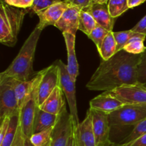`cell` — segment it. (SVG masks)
<instances>
[{
    "label": "cell",
    "instance_id": "obj_1",
    "mask_svg": "<svg viewBox=\"0 0 146 146\" xmlns=\"http://www.w3.org/2000/svg\"><path fill=\"white\" fill-rule=\"evenodd\" d=\"M140 60L141 54L135 55L121 50L107 61L101 60L86 86L91 91L106 92L123 86L139 84Z\"/></svg>",
    "mask_w": 146,
    "mask_h": 146
},
{
    "label": "cell",
    "instance_id": "obj_2",
    "mask_svg": "<svg viewBox=\"0 0 146 146\" xmlns=\"http://www.w3.org/2000/svg\"><path fill=\"white\" fill-rule=\"evenodd\" d=\"M41 31L38 27L34 28L14 61L1 74L19 81H29L36 75L33 69V64Z\"/></svg>",
    "mask_w": 146,
    "mask_h": 146
},
{
    "label": "cell",
    "instance_id": "obj_3",
    "mask_svg": "<svg viewBox=\"0 0 146 146\" xmlns=\"http://www.w3.org/2000/svg\"><path fill=\"white\" fill-rule=\"evenodd\" d=\"M29 9H20L8 5L1 0L0 6V41L13 47L17 42L19 33L24 22V17Z\"/></svg>",
    "mask_w": 146,
    "mask_h": 146
},
{
    "label": "cell",
    "instance_id": "obj_4",
    "mask_svg": "<svg viewBox=\"0 0 146 146\" xmlns=\"http://www.w3.org/2000/svg\"><path fill=\"white\" fill-rule=\"evenodd\" d=\"M146 118V104L125 105L109 114L111 128H120L134 126Z\"/></svg>",
    "mask_w": 146,
    "mask_h": 146
},
{
    "label": "cell",
    "instance_id": "obj_5",
    "mask_svg": "<svg viewBox=\"0 0 146 146\" xmlns=\"http://www.w3.org/2000/svg\"><path fill=\"white\" fill-rule=\"evenodd\" d=\"M19 112L14 91V78L0 74V118Z\"/></svg>",
    "mask_w": 146,
    "mask_h": 146
},
{
    "label": "cell",
    "instance_id": "obj_6",
    "mask_svg": "<svg viewBox=\"0 0 146 146\" xmlns=\"http://www.w3.org/2000/svg\"><path fill=\"white\" fill-rule=\"evenodd\" d=\"M39 84L40 82L27 96L19 109V123L24 133L26 136L29 138L33 135L34 119L37 110L39 107L38 98Z\"/></svg>",
    "mask_w": 146,
    "mask_h": 146
},
{
    "label": "cell",
    "instance_id": "obj_7",
    "mask_svg": "<svg viewBox=\"0 0 146 146\" xmlns=\"http://www.w3.org/2000/svg\"><path fill=\"white\" fill-rule=\"evenodd\" d=\"M54 64H56L59 68L60 86L61 87L64 96H66L69 108V113L73 118L75 126H78L80 123L78 116L77 110L76 97V85L75 83L71 80L69 74L67 70V66L60 59L56 60Z\"/></svg>",
    "mask_w": 146,
    "mask_h": 146
},
{
    "label": "cell",
    "instance_id": "obj_8",
    "mask_svg": "<svg viewBox=\"0 0 146 146\" xmlns=\"http://www.w3.org/2000/svg\"><path fill=\"white\" fill-rule=\"evenodd\" d=\"M75 127L72 116L67 111L65 104L58 115L56 123L53 128L51 146H66Z\"/></svg>",
    "mask_w": 146,
    "mask_h": 146
},
{
    "label": "cell",
    "instance_id": "obj_9",
    "mask_svg": "<svg viewBox=\"0 0 146 146\" xmlns=\"http://www.w3.org/2000/svg\"><path fill=\"white\" fill-rule=\"evenodd\" d=\"M106 92L125 105L146 104V88L143 84L125 85Z\"/></svg>",
    "mask_w": 146,
    "mask_h": 146
},
{
    "label": "cell",
    "instance_id": "obj_10",
    "mask_svg": "<svg viewBox=\"0 0 146 146\" xmlns=\"http://www.w3.org/2000/svg\"><path fill=\"white\" fill-rule=\"evenodd\" d=\"M89 109L92 114L93 128L96 146H111L113 142L110 139L111 127L109 122V115L91 108Z\"/></svg>",
    "mask_w": 146,
    "mask_h": 146
},
{
    "label": "cell",
    "instance_id": "obj_11",
    "mask_svg": "<svg viewBox=\"0 0 146 146\" xmlns=\"http://www.w3.org/2000/svg\"><path fill=\"white\" fill-rule=\"evenodd\" d=\"M44 70V74L38 86V106L41 105L56 87L60 85L59 68L56 64L54 63Z\"/></svg>",
    "mask_w": 146,
    "mask_h": 146
},
{
    "label": "cell",
    "instance_id": "obj_12",
    "mask_svg": "<svg viewBox=\"0 0 146 146\" xmlns=\"http://www.w3.org/2000/svg\"><path fill=\"white\" fill-rule=\"evenodd\" d=\"M74 133L77 146H96L91 110L87 111L84 121L75 127Z\"/></svg>",
    "mask_w": 146,
    "mask_h": 146
},
{
    "label": "cell",
    "instance_id": "obj_13",
    "mask_svg": "<svg viewBox=\"0 0 146 146\" xmlns=\"http://www.w3.org/2000/svg\"><path fill=\"white\" fill-rule=\"evenodd\" d=\"M68 7L69 5L68 4L61 1L38 12L36 14L39 19V21L36 27L43 30L48 26H55Z\"/></svg>",
    "mask_w": 146,
    "mask_h": 146
},
{
    "label": "cell",
    "instance_id": "obj_14",
    "mask_svg": "<svg viewBox=\"0 0 146 146\" xmlns=\"http://www.w3.org/2000/svg\"><path fill=\"white\" fill-rule=\"evenodd\" d=\"M81 10L78 7L69 6L56 24L55 27L62 33H68L76 36V31L78 30Z\"/></svg>",
    "mask_w": 146,
    "mask_h": 146
},
{
    "label": "cell",
    "instance_id": "obj_15",
    "mask_svg": "<svg viewBox=\"0 0 146 146\" xmlns=\"http://www.w3.org/2000/svg\"><path fill=\"white\" fill-rule=\"evenodd\" d=\"M89 104L90 108L92 109L101 111L108 115L125 106L119 100L106 92H103V94L93 98L90 101Z\"/></svg>",
    "mask_w": 146,
    "mask_h": 146
},
{
    "label": "cell",
    "instance_id": "obj_16",
    "mask_svg": "<svg viewBox=\"0 0 146 146\" xmlns=\"http://www.w3.org/2000/svg\"><path fill=\"white\" fill-rule=\"evenodd\" d=\"M85 10L88 11L94 17L97 24L104 27L109 31H113L115 18L111 17L108 8V4L92 3L91 5Z\"/></svg>",
    "mask_w": 146,
    "mask_h": 146
},
{
    "label": "cell",
    "instance_id": "obj_17",
    "mask_svg": "<svg viewBox=\"0 0 146 146\" xmlns=\"http://www.w3.org/2000/svg\"><path fill=\"white\" fill-rule=\"evenodd\" d=\"M63 36L66 42V46L67 49V70L69 74L71 80L76 82L79 74L78 71V64L76 58L75 50L76 36L68 33H62Z\"/></svg>",
    "mask_w": 146,
    "mask_h": 146
},
{
    "label": "cell",
    "instance_id": "obj_18",
    "mask_svg": "<svg viewBox=\"0 0 146 146\" xmlns=\"http://www.w3.org/2000/svg\"><path fill=\"white\" fill-rule=\"evenodd\" d=\"M44 69L38 71L36 75L29 81H19V80L14 78V91H15L16 97H17V101H18L19 109L27 96L31 93L34 87L41 81L43 74H44Z\"/></svg>",
    "mask_w": 146,
    "mask_h": 146
},
{
    "label": "cell",
    "instance_id": "obj_19",
    "mask_svg": "<svg viewBox=\"0 0 146 146\" xmlns=\"http://www.w3.org/2000/svg\"><path fill=\"white\" fill-rule=\"evenodd\" d=\"M64 95L61 86H58L44 103L39 106V108L46 112L58 115L66 104Z\"/></svg>",
    "mask_w": 146,
    "mask_h": 146
},
{
    "label": "cell",
    "instance_id": "obj_20",
    "mask_svg": "<svg viewBox=\"0 0 146 146\" xmlns=\"http://www.w3.org/2000/svg\"><path fill=\"white\" fill-rule=\"evenodd\" d=\"M58 115L42 111L38 107L34 119L33 134L43 132L53 128L56 123Z\"/></svg>",
    "mask_w": 146,
    "mask_h": 146
},
{
    "label": "cell",
    "instance_id": "obj_21",
    "mask_svg": "<svg viewBox=\"0 0 146 146\" xmlns=\"http://www.w3.org/2000/svg\"><path fill=\"white\" fill-rule=\"evenodd\" d=\"M102 60L107 61L117 53V43L113 36V31H111L104 39L101 48L98 50Z\"/></svg>",
    "mask_w": 146,
    "mask_h": 146
},
{
    "label": "cell",
    "instance_id": "obj_22",
    "mask_svg": "<svg viewBox=\"0 0 146 146\" xmlns=\"http://www.w3.org/2000/svg\"><path fill=\"white\" fill-rule=\"evenodd\" d=\"M145 36V34L136 32L135 36L133 37L128 44L125 46L123 50L129 54L135 55L143 54L146 49V47L144 45Z\"/></svg>",
    "mask_w": 146,
    "mask_h": 146
},
{
    "label": "cell",
    "instance_id": "obj_23",
    "mask_svg": "<svg viewBox=\"0 0 146 146\" xmlns=\"http://www.w3.org/2000/svg\"><path fill=\"white\" fill-rule=\"evenodd\" d=\"M97 26L98 24L94 17L86 10L81 9L80 12L78 30L88 36Z\"/></svg>",
    "mask_w": 146,
    "mask_h": 146
},
{
    "label": "cell",
    "instance_id": "obj_24",
    "mask_svg": "<svg viewBox=\"0 0 146 146\" xmlns=\"http://www.w3.org/2000/svg\"><path fill=\"white\" fill-rule=\"evenodd\" d=\"M19 125V112L11 116L8 130L2 142L0 143V146L11 145L15 138Z\"/></svg>",
    "mask_w": 146,
    "mask_h": 146
},
{
    "label": "cell",
    "instance_id": "obj_25",
    "mask_svg": "<svg viewBox=\"0 0 146 146\" xmlns=\"http://www.w3.org/2000/svg\"><path fill=\"white\" fill-rule=\"evenodd\" d=\"M54 127L43 132L33 134L29 138L31 143L34 146H51Z\"/></svg>",
    "mask_w": 146,
    "mask_h": 146
},
{
    "label": "cell",
    "instance_id": "obj_26",
    "mask_svg": "<svg viewBox=\"0 0 146 146\" xmlns=\"http://www.w3.org/2000/svg\"><path fill=\"white\" fill-rule=\"evenodd\" d=\"M108 8L111 17L115 19L122 15L129 9L128 0H109Z\"/></svg>",
    "mask_w": 146,
    "mask_h": 146
},
{
    "label": "cell",
    "instance_id": "obj_27",
    "mask_svg": "<svg viewBox=\"0 0 146 146\" xmlns=\"http://www.w3.org/2000/svg\"><path fill=\"white\" fill-rule=\"evenodd\" d=\"M135 34L136 32L132 31L131 29L128 31L113 32V36L117 43V52L123 49L125 46L128 44L131 38L135 36Z\"/></svg>",
    "mask_w": 146,
    "mask_h": 146
},
{
    "label": "cell",
    "instance_id": "obj_28",
    "mask_svg": "<svg viewBox=\"0 0 146 146\" xmlns=\"http://www.w3.org/2000/svg\"><path fill=\"white\" fill-rule=\"evenodd\" d=\"M109 32H111V31L106 29L105 28L101 27V26L98 25L88 36V38H91L94 41L97 49L98 50L101 48L104 39L106 37V36L109 34Z\"/></svg>",
    "mask_w": 146,
    "mask_h": 146
},
{
    "label": "cell",
    "instance_id": "obj_29",
    "mask_svg": "<svg viewBox=\"0 0 146 146\" xmlns=\"http://www.w3.org/2000/svg\"><path fill=\"white\" fill-rule=\"evenodd\" d=\"M145 134H146V118L143 121H141L138 125H135L133 131L131 132V133L127 135L124 139H123L121 143H128L131 142V141L137 139L138 138L145 135Z\"/></svg>",
    "mask_w": 146,
    "mask_h": 146
},
{
    "label": "cell",
    "instance_id": "obj_30",
    "mask_svg": "<svg viewBox=\"0 0 146 146\" xmlns=\"http://www.w3.org/2000/svg\"><path fill=\"white\" fill-rule=\"evenodd\" d=\"M61 1V0H34L31 9L35 14H38L40 11L46 9L50 6Z\"/></svg>",
    "mask_w": 146,
    "mask_h": 146
},
{
    "label": "cell",
    "instance_id": "obj_31",
    "mask_svg": "<svg viewBox=\"0 0 146 146\" xmlns=\"http://www.w3.org/2000/svg\"><path fill=\"white\" fill-rule=\"evenodd\" d=\"M138 80L141 84L146 83V49L141 54V60L138 66Z\"/></svg>",
    "mask_w": 146,
    "mask_h": 146
},
{
    "label": "cell",
    "instance_id": "obj_32",
    "mask_svg": "<svg viewBox=\"0 0 146 146\" xmlns=\"http://www.w3.org/2000/svg\"><path fill=\"white\" fill-rule=\"evenodd\" d=\"M64 1L69 6L78 7L81 9H86L93 3L92 0H64Z\"/></svg>",
    "mask_w": 146,
    "mask_h": 146
},
{
    "label": "cell",
    "instance_id": "obj_33",
    "mask_svg": "<svg viewBox=\"0 0 146 146\" xmlns=\"http://www.w3.org/2000/svg\"><path fill=\"white\" fill-rule=\"evenodd\" d=\"M26 137L27 136H26L25 134L23 132V130L19 123L18 128H17V134H16L14 141L11 146H24Z\"/></svg>",
    "mask_w": 146,
    "mask_h": 146
},
{
    "label": "cell",
    "instance_id": "obj_34",
    "mask_svg": "<svg viewBox=\"0 0 146 146\" xmlns=\"http://www.w3.org/2000/svg\"><path fill=\"white\" fill-rule=\"evenodd\" d=\"M111 146H146V134L128 143L121 144L113 143Z\"/></svg>",
    "mask_w": 146,
    "mask_h": 146
},
{
    "label": "cell",
    "instance_id": "obj_35",
    "mask_svg": "<svg viewBox=\"0 0 146 146\" xmlns=\"http://www.w3.org/2000/svg\"><path fill=\"white\" fill-rule=\"evenodd\" d=\"M11 116H5L3 119L1 120V125H0V143L2 142L4 136L8 130L9 125L10 123Z\"/></svg>",
    "mask_w": 146,
    "mask_h": 146
},
{
    "label": "cell",
    "instance_id": "obj_36",
    "mask_svg": "<svg viewBox=\"0 0 146 146\" xmlns=\"http://www.w3.org/2000/svg\"><path fill=\"white\" fill-rule=\"evenodd\" d=\"M131 30L135 32L141 33L146 35V15L143 18L141 19L139 22L131 29Z\"/></svg>",
    "mask_w": 146,
    "mask_h": 146
},
{
    "label": "cell",
    "instance_id": "obj_37",
    "mask_svg": "<svg viewBox=\"0 0 146 146\" xmlns=\"http://www.w3.org/2000/svg\"><path fill=\"white\" fill-rule=\"evenodd\" d=\"M146 0H128V7H129V9H133L134 7L141 5Z\"/></svg>",
    "mask_w": 146,
    "mask_h": 146
},
{
    "label": "cell",
    "instance_id": "obj_38",
    "mask_svg": "<svg viewBox=\"0 0 146 146\" xmlns=\"http://www.w3.org/2000/svg\"><path fill=\"white\" fill-rule=\"evenodd\" d=\"M4 1L6 4H7L9 6H11V7L21 9V0H4Z\"/></svg>",
    "mask_w": 146,
    "mask_h": 146
},
{
    "label": "cell",
    "instance_id": "obj_39",
    "mask_svg": "<svg viewBox=\"0 0 146 146\" xmlns=\"http://www.w3.org/2000/svg\"><path fill=\"white\" fill-rule=\"evenodd\" d=\"M34 0H21V9H30L33 5Z\"/></svg>",
    "mask_w": 146,
    "mask_h": 146
},
{
    "label": "cell",
    "instance_id": "obj_40",
    "mask_svg": "<svg viewBox=\"0 0 146 146\" xmlns=\"http://www.w3.org/2000/svg\"><path fill=\"white\" fill-rule=\"evenodd\" d=\"M74 131H75V129H74ZM66 146H77L76 140L75 133H74V131L72 135H71V136L70 137L69 140H68V143H67Z\"/></svg>",
    "mask_w": 146,
    "mask_h": 146
},
{
    "label": "cell",
    "instance_id": "obj_41",
    "mask_svg": "<svg viewBox=\"0 0 146 146\" xmlns=\"http://www.w3.org/2000/svg\"><path fill=\"white\" fill-rule=\"evenodd\" d=\"M108 1H109V0H92L93 3H96V4H108Z\"/></svg>",
    "mask_w": 146,
    "mask_h": 146
},
{
    "label": "cell",
    "instance_id": "obj_42",
    "mask_svg": "<svg viewBox=\"0 0 146 146\" xmlns=\"http://www.w3.org/2000/svg\"><path fill=\"white\" fill-rule=\"evenodd\" d=\"M24 146H34V145H33V144L31 143V141H30L29 138H28V137H26Z\"/></svg>",
    "mask_w": 146,
    "mask_h": 146
},
{
    "label": "cell",
    "instance_id": "obj_43",
    "mask_svg": "<svg viewBox=\"0 0 146 146\" xmlns=\"http://www.w3.org/2000/svg\"><path fill=\"white\" fill-rule=\"evenodd\" d=\"M143 86H144V87H145V88H146V83H145V84H143Z\"/></svg>",
    "mask_w": 146,
    "mask_h": 146
}]
</instances>
